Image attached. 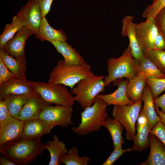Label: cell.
<instances>
[{
  "label": "cell",
  "mask_w": 165,
  "mask_h": 165,
  "mask_svg": "<svg viewBox=\"0 0 165 165\" xmlns=\"http://www.w3.org/2000/svg\"><path fill=\"white\" fill-rule=\"evenodd\" d=\"M154 49L165 50V40L162 33L158 31L154 43Z\"/></svg>",
  "instance_id": "60d3db41"
},
{
  "label": "cell",
  "mask_w": 165,
  "mask_h": 165,
  "mask_svg": "<svg viewBox=\"0 0 165 165\" xmlns=\"http://www.w3.org/2000/svg\"><path fill=\"white\" fill-rule=\"evenodd\" d=\"M137 120L136 129L137 134H138L141 132L145 123L148 121L143 108L141 109L140 112Z\"/></svg>",
  "instance_id": "ab89813d"
},
{
  "label": "cell",
  "mask_w": 165,
  "mask_h": 165,
  "mask_svg": "<svg viewBox=\"0 0 165 165\" xmlns=\"http://www.w3.org/2000/svg\"><path fill=\"white\" fill-rule=\"evenodd\" d=\"M33 82L14 77L0 85V100H4L9 94H23L35 92Z\"/></svg>",
  "instance_id": "7c38bea8"
},
{
  "label": "cell",
  "mask_w": 165,
  "mask_h": 165,
  "mask_svg": "<svg viewBox=\"0 0 165 165\" xmlns=\"http://www.w3.org/2000/svg\"><path fill=\"white\" fill-rule=\"evenodd\" d=\"M107 65L108 74L104 79L106 86L118 79L125 78L130 80L139 72L137 61L132 56L129 45L120 57L108 59Z\"/></svg>",
  "instance_id": "277c9868"
},
{
  "label": "cell",
  "mask_w": 165,
  "mask_h": 165,
  "mask_svg": "<svg viewBox=\"0 0 165 165\" xmlns=\"http://www.w3.org/2000/svg\"><path fill=\"white\" fill-rule=\"evenodd\" d=\"M0 165H16L15 162L5 156H0Z\"/></svg>",
  "instance_id": "7bdbcfd3"
},
{
  "label": "cell",
  "mask_w": 165,
  "mask_h": 165,
  "mask_svg": "<svg viewBox=\"0 0 165 165\" xmlns=\"http://www.w3.org/2000/svg\"><path fill=\"white\" fill-rule=\"evenodd\" d=\"M150 150L147 159L141 165H165V146L155 135L149 133Z\"/></svg>",
  "instance_id": "e0dca14e"
},
{
  "label": "cell",
  "mask_w": 165,
  "mask_h": 165,
  "mask_svg": "<svg viewBox=\"0 0 165 165\" xmlns=\"http://www.w3.org/2000/svg\"><path fill=\"white\" fill-rule=\"evenodd\" d=\"M53 140L48 141L44 144L46 149L49 151L50 155L48 165H59V159L67 153L68 150L64 142L59 140L57 135H53Z\"/></svg>",
  "instance_id": "603a6c76"
},
{
  "label": "cell",
  "mask_w": 165,
  "mask_h": 165,
  "mask_svg": "<svg viewBox=\"0 0 165 165\" xmlns=\"http://www.w3.org/2000/svg\"><path fill=\"white\" fill-rule=\"evenodd\" d=\"M148 78L146 74L139 72L136 76L129 80L126 86V94L128 97L134 103L142 99L146 80Z\"/></svg>",
  "instance_id": "ffe728a7"
},
{
  "label": "cell",
  "mask_w": 165,
  "mask_h": 165,
  "mask_svg": "<svg viewBox=\"0 0 165 165\" xmlns=\"http://www.w3.org/2000/svg\"><path fill=\"white\" fill-rule=\"evenodd\" d=\"M107 105L102 100L96 98L94 103L81 112V122L77 127L71 128L75 134L84 136L99 131L108 117Z\"/></svg>",
  "instance_id": "3957f363"
},
{
  "label": "cell",
  "mask_w": 165,
  "mask_h": 165,
  "mask_svg": "<svg viewBox=\"0 0 165 165\" xmlns=\"http://www.w3.org/2000/svg\"><path fill=\"white\" fill-rule=\"evenodd\" d=\"M151 130L147 121L141 132L135 134L133 140L134 143L131 148L132 151L141 152L148 147L149 134Z\"/></svg>",
  "instance_id": "f1b7e54d"
},
{
  "label": "cell",
  "mask_w": 165,
  "mask_h": 165,
  "mask_svg": "<svg viewBox=\"0 0 165 165\" xmlns=\"http://www.w3.org/2000/svg\"><path fill=\"white\" fill-rule=\"evenodd\" d=\"M165 76V50H152L144 53Z\"/></svg>",
  "instance_id": "4dcf8cb0"
},
{
  "label": "cell",
  "mask_w": 165,
  "mask_h": 165,
  "mask_svg": "<svg viewBox=\"0 0 165 165\" xmlns=\"http://www.w3.org/2000/svg\"><path fill=\"white\" fill-rule=\"evenodd\" d=\"M14 77L16 76L6 67L0 57V85Z\"/></svg>",
  "instance_id": "d590c367"
},
{
  "label": "cell",
  "mask_w": 165,
  "mask_h": 165,
  "mask_svg": "<svg viewBox=\"0 0 165 165\" xmlns=\"http://www.w3.org/2000/svg\"><path fill=\"white\" fill-rule=\"evenodd\" d=\"M132 151L131 148H128L125 149L122 147L114 148V151L111 153L102 165H112L124 153Z\"/></svg>",
  "instance_id": "836d02e7"
},
{
  "label": "cell",
  "mask_w": 165,
  "mask_h": 165,
  "mask_svg": "<svg viewBox=\"0 0 165 165\" xmlns=\"http://www.w3.org/2000/svg\"><path fill=\"white\" fill-rule=\"evenodd\" d=\"M134 24L137 38L143 53L154 50V41L158 32L154 18L149 17L145 21Z\"/></svg>",
  "instance_id": "9c48e42d"
},
{
  "label": "cell",
  "mask_w": 165,
  "mask_h": 165,
  "mask_svg": "<svg viewBox=\"0 0 165 165\" xmlns=\"http://www.w3.org/2000/svg\"><path fill=\"white\" fill-rule=\"evenodd\" d=\"M38 3L41 11L42 17L50 11L52 4L53 0H36Z\"/></svg>",
  "instance_id": "74e56055"
},
{
  "label": "cell",
  "mask_w": 165,
  "mask_h": 165,
  "mask_svg": "<svg viewBox=\"0 0 165 165\" xmlns=\"http://www.w3.org/2000/svg\"><path fill=\"white\" fill-rule=\"evenodd\" d=\"M141 99L144 102L143 109L152 129L158 121L162 120L155 110L152 92L147 85L144 88Z\"/></svg>",
  "instance_id": "7402d4cb"
},
{
  "label": "cell",
  "mask_w": 165,
  "mask_h": 165,
  "mask_svg": "<svg viewBox=\"0 0 165 165\" xmlns=\"http://www.w3.org/2000/svg\"><path fill=\"white\" fill-rule=\"evenodd\" d=\"M0 57L8 69L16 77L26 79V61H22L8 54L0 49Z\"/></svg>",
  "instance_id": "cb8c5ba5"
},
{
  "label": "cell",
  "mask_w": 165,
  "mask_h": 165,
  "mask_svg": "<svg viewBox=\"0 0 165 165\" xmlns=\"http://www.w3.org/2000/svg\"><path fill=\"white\" fill-rule=\"evenodd\" d=\"M33 32L28 27L24 26L14 36L0 48L8 54L22 61H26L24 52L25 44L27 39Z\"/></svg>",
  "instance_id": "30bf717a"
},
{
  "label": "cell",
  "mask_w": 165,
  "mask_h": 165,
  "mask_svg": "<svg viewBox=\"0 0 165 165\" xmlns=\"http://www.w3.org/2000/svg\"><path fill=\"white\" fill-rule=\"evenodd\" d=\"M73 111L72 107L49 105L40 113L39 119L55 127L57 126L67 127L73 124L72 117Z\"/></svg>",
  "instance_id": "ba28073f"
},
{
  "label": "cell",
  "mask_w": 165,
  "mask_h": 165,
  "mask_svg": "<svg viewBox=\"0 0 165 165\" xmlns=\"http://www.w3.org/2000/svg\"><path fill=\"white\" fill-rule=\"evenodd\" d=\"M154 104L161 109V112L165 114V93L159 97L153 99Z\"/></svg>",
  "instance_id": "b9f144b4"
},
{
  "label": "cell",
  "mask_w": 165,
  "mask_h": 165,
  "mask_svg": "<svg viewBox=\"0 0 165 165\" xmlns=\"http://www.w3.org/2000/svg\"><path fill=\"white\" fill-rule=\"evenodd\" d=\"M133 19L134 17L130 15H127L124 17L122 21L121 33L123 36L128 37L132 55L138 61L143 57L144 54L137 38Z\"/></svg>",
  "instance_id": "9a60e30c"
},
{
  "label": "cell",
  "mask_w": 165,
  "mask_h": 165,
  "mask_svg": "<svg viewBox=\"0 0 165 165\" xmlns=\"http://www.w3.org/2000/svg\"><path fill=\"white\" fill-rule=\"evenodd\" d=\"M128 81L127 79L120 81H114V85L118 86L115 91L108 94H99L96 98L102 100L107 106L111 105H130L133 104L134 103L128 97L126 94V86Z\"/></svg>",
  "instance_id": "2e32d148"
},
{
  "label": "cell",
  "mask_w": 165,
  "mask_h": 165,
  "mask_svg": "<svg viewBox=\"0 0 165 165\" xmlns=\"http://www.w3.org/2000/svg\"><path fill=\"white\" fill-rule=\"evenodd\" d=\"M158 30L163 35L165 40V7L154 18Z\"/></svg>",
  "instance_id": "8d00e7d4"
},
{
  "label": "cell",
  "mask_w": 165,
  "mask_h": 165,
  "mask_svg": "<svg viewBox=\"0 0 165 165\" xmlns=\"http://www.w3.org/2000/svg\"><path fill=\"white\" fill-rule=\"evenodd\" d=\"M103 126L108 131L114 148L122 147L124 142L122 134L124 127L116 119L108 117L105 120Z\"/></svg>",
  "instance_id": "d4e9b609"
},
{
  "label": "cell",
  "mask_w": 165,
  "mask_h": 165,
  "mask_svg": "<svg viewBox=\"0 0 165 165\" xmlns=\"http://www.w3.org/2000/svg\"><path fill=\"white\" fill-rule=\"evenodd\" d=\"M10 115L5 100H0V124Z\"/></svg>",
  "instance_id": "f35d334b"
},
{
  "label": "cell",
  "mask_w": 165,
  "mask_h": 165,
  "mask_svg": "<svg viewBox=\"0 0 165 165\" xmlns=\"http://www.w3.org/2000/svg\"><path fill=\"white\" fill-rule=\"evenodd\" d=\"M51 105L35 92L23 106L16 118L23 121L39 119L42 112L47 106Z\"/></svg>",
  "instance_id": "5bb4252c"
},
{
  "label": "cell",
  "mask_w": 165,
  "mask_h": 165,
  "mask_svg": "<svg viewBox=\"0 0 165 165\" xmlns=\"http://www.w3.org/2000/svg\"><path fill=\"white\" fill-rule=\"evenodd\" d=\"M138 72H141L146 74L149 78H165L155 64L144 54L143 57L138 61H137Z\"/></svg>",
  "instance_id": "f546056e"
},
{
  "label": "cell",
  "mask_w": 165,
  "mask_h": 165,
  "mask_svg": "<svg viewBox=\"0 0 165 165\" xmlns=\"http://www.w3.org/2000/svg\"><path fill=\"white\" fill-rule=\"evenodd\" d=\"M146 83L152 91L153 99L158 97L163 91H165V78H148L146 80Z\"/></svg>",
  "instance_id": "1f68e13d"
},
{
  "label": "cell",
  "mask_w": 165,
  "mask_h": 165,
  "mask_svg": "<svg viewBox=\"0 0 165 165\" xmlns=\"http://www.w3.org/2000/svg\"><path fill=\"white\" fill-rule=\"evenodd\" d=\"M25 24L35 35L39 28L42 16L39 5L36 0H28L18 13Z\"/></svg>",
  "instance_id": "8fae6325"
},
{
  "label": "cell",
  "mask_w": 165,
  "mask_h": 165,
  "mask_svg": "<svg viewBox=\"0 0 165 165\" xmlns=\"http://www.w3.org/2000/svg\"><path fill=\"white\" fill-rule=\"evenodd\" d=\"M156 0H153V2H154Z\"/></svg>",
  "instance_id": "f6af8a7d"
},
{
  "label": "cell",
  "mask_w": 165,
  "mask_h": 165,
  "mask_svg": "<svg viewBox=\"0 0 165 165\" xmlns=\"http://www.w3.org/2000/svg\"><path fill=\"white\" fill-rule=\"evenodd\" d=\"M105 77L94 75L82 79L71 89V93L75 95V101L83 110L92 106L97 95L104 91L106 86L104 81Z\"/></svg>",
  "instance_id": "5b68a950"
},
{
  "label": "cell",
  "mask_w": 165,
  "mask_h": 165,
  "mask_svg": "<svg viewBox=\"0 0 165 165\" xmlns=\"http://www.w3.org/2000/svg\"><path fill=\"white\" fill-rule=\"evenodd\" d=\"M24 23L20 15L17 13L12 18V22L6 24L0 36V48L6 44L23 27Z\"/></svg>",
  "instance_id": "484cf974"
},
{
  "label": "cell",
  "mask_w": 165,
  "mask_h": 165,
  "mask_svg": "<svg viewBox=\"0 0 165 165\" xmlns=\"http://www.w3.org/2000/svg\"><path fill=\"white\" fill-rule=\"evenodd\" d=\"M24 122L9 115L0 124V146L20 138Z\"/></svg>",
  "instance_id": "4fadbf2b"
},
{
  "label": "cell",
  "mask_w": 165,
  "mask_h": 165,
  "mask_svg": "<svg viewBox=\"0 0 165 165\" xmlns=\"http://www.w3.org/2000/svg\"><path fill=\"white\" fill-rule=\"evenodd\" d=\"M50 42L54 46L57 51L62 55L67 64L79 65L85 62L84 58L66 42L51 41Z\"/></svg>",
  "instance_id": "44dd1931"
},
{
  "label": "cell",
  "mask_w": 165,
  "mask_h": 165,
  "mask_svg": "<svg viewBox=\"0 0 165 165\" xmlns=\"http://www.w3.org/2000/svg\"><path fill=\"white\" fill-rule=\"evenodd\" d=\"M79 151L75 146L72 147L68 153L61 157L59 160L60 164L65 165H87L90 159L88 156H80Z\"/></svg>",
  "instance_id": "83f0119b"
},
{
  "label": "cell",
  "mask_w": 165,
  "mask_h": 165,
  "mask_svg": "<svg viewBox=\"0 0 165 165\" xmlns=\"http://www.w3.org/2000/svg\"><path fill=\"white\" fill-rule=\"evenodd\" d=\"M149 133L156 136L165 146V125L161 120L157 122Z\"/></svg>",
  "instance_id": "e575fe53"
},
{
  "label": "cell",
  "mask_w": 165,
  "mask_h": 165,
  "mask_svg": "<svg viewBox=\"0 0 165 165\" xmlns=\"http://www.w3.org/2000/svg\"><path fill=\"white\" fill-rule=\"evenodd\" d=\"M94 75L90 65L86 61L80 65H72L63 59L58 61L51 72L48 82L62 84L72 89L82 79Z\"/></svg>",
  "instance_id": "7a4b0ae2"
},
{
  "label": "cell",
  "mask_w": 165,
  "mask_h": 165,
  "mask_svg": "<svg viewBox=\"0 0 165 165\" xmlns=\"http://www.w3.org/2000/svg\"><path fill=\"white\" fill-rule=\"evenodd\" d=\"M35 93L19 95L11 94L8 95L5 100L10 115L16 118L23 106Z\"/></svg>",
  "instance_id": "4316f807"
},
{
  "label": "cell",
  "mask_w": 165,
  "mask_h": 165,
  "mask_svg": "<svg viewBox=\"0 0 165 165\" xmlns=\"http://www.w3.org/2000/svg\"><path fill=\"white\" fill-rule=\"evenodd\" d=\"M154 106L157 114L161 119L162 121L165 125V114L163 113L161 111H160L159 108L154 104Z\"/></svg>",
  "instance_id": "ee69618b"
},
{
  "label": "cell",
  "mask_w": 165,
  "mask_h": 165,
  "mask_svg": "<svg viewBox=\"0 0 165 165\" xmlns=\"http://www.w3.org/2000/svg\"><path fill=\"white\" fill-rule=\"evenodd\" d=\"M35 37L42 41L66 42L68 38L64 31L56 30L49 24L46 17L42 18L38 31Z\"/></svg>",
  "instance_id": "d6986e66"
},
{
  "label": "cell",
  "mask_w": 165,
  "mask_h": 165,
  "mask_svg": "<svg viewBox=\"0 0 165 165\" xmlns=\"http://www.w3.org/2000/svg\"><path fill=\"white\" fill-rule=\"evenodd\" d=\"M142 100L131 105H113L112 116L125 129L126 139L133 141L135 135V123L141 109Z\"/></svg>",
  "instance_id": "52a82bcc"
},
{
  "label": "cell",
  "mask_w": 165,
  "mask_h": 165,
  "mask_svg": "<svg viewBox=\"0 0 165 165\" xmlns=\"http://www.w3.org/2000/svg\"><path fill=\"white\" fill-rule=\"evenodd\" d=\"M33 83L35 91L47 102L73 108L75 101L74 97L65 85L48 82H33Z\"/></svg>",
  "instance_id": "8992f818"
},
{
  "label": "cell",
  "mask_w": 165,
  "mask_h": 165,
  "mask_svg": "<svg viewBox=\"0 0 165 165\" xmlns=\"http://www.w3.org/2000/svg\"><path fill=\"white\" fill-rule=\"evenodd\" d=\"M165 7V0H156L148 6L142 14V16L146 18H154L156 15Z\"/></svg>",
  "instance_id": "d6a6232c"
},
{
  "label": "cell",
  "mask_w": 165,
  "mask_h": 165,
  "mask_svg": "<svg viewBox=\"0 0 165 165\" xmlns=\"http://www.w3.org/2000/svg\"><path fill=\"white\" fill-rule=\"evenodd\" d=\"M24 122L23 131L21 137L24 138L42 137V135L50 133L55 127L39 119L28 120Z\"/></svg>",
  "instance_id": "ac0fdd59"
},
{
  "label": "cell",
  "mask_w": 165,
  "mask_h": 165,
  "mask_svg": "<svg viewBox=\"0 0 165 165\" xmlns=\"http://www.w3.org/2000/svg\"><path fill=\"white\" fill-rule=\"evenodd\" d=\"M41 138L21 137L0 146V152L17 165L28 164L35 161L46 149L42 142Z\"/></svg>",
  "instance_id": "6da1fadb"
}]
</instances>
